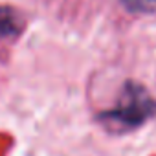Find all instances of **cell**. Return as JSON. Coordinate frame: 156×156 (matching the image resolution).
<instances>
[{
  "mask_svg": "<svg viewBox=\"0 0 156 156\" xmlns=\"http://www.w3.org/2000/svg\"><path fill=\"white\" fill-rule=\"evenodd\" d=\"M156 114V101L141 85L129 81L116 105L99 114L101 123L114 132H127L143 125L149 118Z\"/></svg>",
  "mask_w": 156,
  "mask_h": 156,
  "instance_id": "obj_1",
  "label": "cell"
},
{
  "mask_svg": "<svg viewBox=\"0 0 156 156\" xmlns=\"http://www.w3.org/2000/svg\"><path fill=\"white\" fill-rule=\"evenodd\" d=\"M22 30V20L13 8L0 6V41L19 35Z\"/></svg>",
  "mask_w": 156,
  "mask_h": 156,
  "instance_id": "obj_2",
  "label": "cell"
},
{
  "mask_svg": "<svg viewBox=\"0 0 156 156\" xmlns=\"http://www.w3.org/2000/svg\"><path fill=\"white\" fill-rule=\"evenodd\" d=\"M130 11H156V0H121Z\"/></svg>",
  "mask_w": 156,
  "mask_h": 156,
  "instance_id": "obj_3",
  "label": "cell"
}]
</instances>
